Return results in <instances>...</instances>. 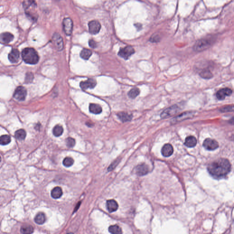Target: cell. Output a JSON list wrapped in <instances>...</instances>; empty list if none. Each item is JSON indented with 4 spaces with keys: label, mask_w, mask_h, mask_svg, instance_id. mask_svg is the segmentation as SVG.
<instances>
[{
    "label": "cell",
    "mask_w": 234,
    "mask_h": 234,
    "mask_svg": "<svg viewBox=\"0 0 234 234\" xmlns=\"http://www.w3.org/2000/svg\"><path fill=\"white\" fill-rule=\"evenodd\" d=\"M231 163L225 158H220L208 165V171L214 178L219 179L226 176L231 171Z\"/></svg>",
    "instance_id": "obj_1"
},
{
    "label": "cell",
    "mask_w": 234,
    "mask_h": 234,
    "mask_svg": "<svg viewBox=\"0 0 234 234\" xmlns=\"http://www.w3.org/2000/svg\"><path fill=\"white\" fill-rule=\"evenodd\" d=\"M23 61L27 64L35 65L39 62V56L36 50L33 48H26L22 52Z\"/></svg>",
    "instance_id": "obj_2"
},
{
    "label": "cell",
    "mask_w": 234,
    "mask_h": 234,
    "mask_svg": "<svg viewBox=\"0 0 234 234\" xmlns=\"http://www.w3.org/2000/svg\"><path fill=\"white\" fill-rule=\"evenodd\" d=\"M134 50L132 47L128 46L125 48L120 49L118 55L119 56L125 59H128L129 57L134 54Z\"/></svg>",
    "instance_id": "obj_3"
},
{
    "label": "cell",
    "mask_w": 234,
    "mask_h": 234,
    "mask_svg": "<svg viewBox=\"0 0 234 234\" xmlns=\"http://www.w3.org/2000/svg\"><path fill=\"white\" fill-rule=\"evenodd\" d=\"M27 96V90L23 86H18L14 92L13 96L18 100L24 101Z\"/></svg>",
    "instance_id": "obj_4"
},
{
    "label": "cell",
    "mask_w": 234,
    "mask_h": 234,
    "mask_svg": "<svg viewBox=\"0 0 234 234\" xmlns=\"http://www.w3.org/2000/svg\"><path fill=\"white\" fill-rule=\"evenodd\" d=\"M179 108L177 105H174L171 107H168L162 113H161V117L162 119L169 118L171 116L175 115L177 113Z\"/></svg>",
    "instance_id": "obj_5"
},
{
    "label": "cell",
    "mask_w": 234,
    "mask_h": 234,
    "mask_svg": "<svg viewBox=\"0 0 234 234\" xmlns=\"http://www.w3.org/2000/svg\"><path fill=\"white\" fill-rule=\"evenodd\" d=\"M204 147L208 150H214L219 147V144L216 140L207 138L204 140L203 143Z\"/></svg>",
    "instance_id": "obj_6"
},
{
    "label": "cell",
    "mask_w": 234,
    "mask_h": 234,
    "mask_svg": "<svg viewBox=\"0 0 234 234\" xmlns=\"http://www.w3.org/2000/svg\"><path fill=\"white\" fill-rule=\"evenodd\" d=\"M52 41L55 47L59 51L62 50L64 47L63 39L58 33L54 34L52 37Z\"/></svg>",
    "instance_id": "obj_7"
},
{
    "label": "cell",
    "mask_w": 234,
    "mask_h": 234,
    "mask_svg": "<svg viewBox=\"0 0 234 234\" xmlns=\"http://www.w3.org/2000/svg\"><path fill=\"white\" fill-rule=\"evenodd\" d=\"M63 29L67 35H71L72 34L73 24L72 20L70 18H65L63 22Z\"/></svg>",
    "instance_id": "obj_8"
},
{
    "label": "cell",
    "mask_w": 234,
    "mask_h": 234,
    "mask_svg": "<svg viewBox=\"0 0 234 234\" xmlns=\"http://www.w3.org/2000/svg\"><path fill=\"white\" fill-rule=\"evenodd\" d=\"M89 31L92 34H96L100 30L101 24L96 20L91 21L88 23Z\"/></svg>",
    "instance_id": "obj_9"
},
{
    "label": "cell",
    "mask_w": 234,
    "mask_h": 234,
    "mask_svg": "<svg viewBox=\"0 0 234 234\" xmlns=\"http://www.w3.org/2000/svg\"><path fill=\"white\" fill-rule=\"evenodd\" d=\"M232 91L229 88H225L219 90L216 93L217 98L219 100H223L225 99L226 96H229L231 95Z\"/></svg>",
    "instance_id": "obj_10"
},
{
    "label": "cell",
    "mask_w": 234,
    "mask_h": 234,
    "mask_svg": "<svg viewBox=\"0 0 234 234\" xmlns=\"http://www.w3.org/2000/svg\"><path fill=\"white\" fill-rule=\"evenodd\" d=\"M96 84L97 82L94 79H89L86 81L81 82L80 83V87L82 90H86L89 88H93Z\"/></svg>",
    "instance_id": "obj_11"
},
{
    "label": "cell",
    "mask_w": 234,
    "mask_h": 234,
    "mask_svg": "<svg viewBox=\"0 0 234 234\" xmlns=\"http://www.w3.org/2000/svg\"><path fill=\"white\" fill-rule=\"evenodd\" d=\"M20 53L17 49H13L8 55V59L11 63H16L18 61Z\"/></svg>",
    "instance_id": "obj_12"
},
{
    "label": "cell",
    "mask_w": 234,
    "mask_h": 234,
    "mask_svg": "<svg viewBox=\"0 0 234 234\" xmlns=\"http://www.w3.org/2000/svg\"><path fill=\"white\" fill-rule=\"evenodd\" d=\"M149 168L148 165L145 164L139 165L136 168V173L140 176L146 175L149 171Z\"/></svg>",
    "instance_id": "obj_13"
},
{
    "label": "cell",
    "mask_w": 234,
    "mask_h": 234,
    "mask_svg": "<svg viewBox=\"0 0 234 234\" xmlns=\"http://www.w3.org/2000/svg\"><path fill=\"white\" fill-rule=\"evenodd\" d=\"M194 113L186 112L174 118L172 121H173V122H178L184 121L186 119H188L192 118V117L194 116Z\"/></svg>",
    "instance_id": "obj_14"
},
{
    "label": "cell",
    "mask_w": 234,
    "mask_h": 234,
    "mask_svg": "<svg viewBox=\"0 0 234 234\" xmlns=\"http://www.w3.org/2000/svg\"><path fill=\"white\" fill-rule=\"evenodd\" d=\"M173 153V148L170 144H167L163 146L161 149V153L164 157H169Z\"/></svg>",
    "instance_id": "obj_15"
},
{
    "label": "cell",
    "mask_w": 234,
    "mask_h": 234,
    "mask_svg": "<svg viewBox=\"0 0 234 234\" xmlns=\"http://www.w3.org/2000/svg\"><path fill=\"white\" fill-rule=\"evenodd\" d=\"M107 208L110 213L115 212L119 208L118 203L113 199L108 200L107 202Z\"/></svg>",
    "instance_id": "obj_16"
},
{
    "label": "cell",
    "mask_w": 234,
    "mask_h": 234,
    "mask_svg": "<svg viewBox=\"0 0 234 234\" xmlns=\"http://www.w3.org/2000/svg\"><path fill=\"white\" fill-rule=\"evenodd\" d=\"M210 44L209 43L205 40H202L197 42V44L194 46L195 50L197 51H201L204 50L206 48H208Z\"/></svg>",
    "instance_id": "obj_17"
},
{
    "label": "cell",
    "mask_w": 234,
    "mask_h": 234,
    "mask_svg": "<svg viewBox=\"0 0 234 234\" xmlns=\"http://www.w3.org/2000/svg\"><path fill=\"white\" fill-rule=\"evenodd\" d=\"M14 36L10 33H2L0 34V40L4 43H9L13 40Z\"/></svg>",
    "instance_id": "obj_18"
},
{
    "label": "cell",
    "mask_w": 234,
    "mask_h": 234,
    "mask_svg": "<svg viewBox=\"0 0 234 234\" xmlns=\"http://www.w3.org/2000/svg\"><path fill=\"white\" fill-rule=\"evenodd\" d=\"M197 139L195 137L189 136L186 138L185 141V144L189 148H192L195 146L197 144Z\"/></svg>",
    "instance_id": "obj_19"
},
{
    "label": "cell",
    "mask_w": 234,
    "mask_h": 234,
    "mask_svg": "<svg viewBox=\"0 0 234 234\" xmlns=\"http://www.w3.org/2000/svg\"><path fill=\"white\" fill-rule=\"evenodd\" d=\"M63 194L62 189L59 187H56L53 189L51 192V195L53 198L55 199L59 198L61 197Z\"/></svg>",
    "instance_id": "obj_20"
},
{
    "label": "cell",
    "mask_w": 234,
    "mask_h": 234,
    "mask_svg": "<svg viewBox=\"0 0 234 234\" xmlns=\"http://www.w3.org/2000/svg\"><path fill=\"white\" fill-rule=\"evenodd\" d=\"M89 107L90 112L94 114H99L102 111V108L101 107L97 104H90Z\"/></svg>",
    "instance_id": "obj_21"
},
{
    "label": "cell",
    "mask_w": 234,
    "mask_h": 234,
    "mask_svg": "<svg viewBox=\"0 0 234 234\" xmlns=\"http://www.w3.org/2000/svg\"><path fill=\"white\" fill-rule=\"evenodd\" d=\"M118 116L123 122H126L128 121H131L132 118V116L131 115L125 112H121L118 113Z\"/></svg>",
    "instance_id": "obj_22"
},
{
    "label": "cell",
    "mask_w": 234,
    "mask_h": 234,
    "mask_svg": "<svg viewBox=\"0 0 234 234\" xmlns=\"http://www.w3.org/2000/svg\"><path fill=\"white\" fill-rule=\"evenodd\" d=\"M35 222L39 225H42L44 224L46 221V217L45 214L43 213L38 214L34 218Z\"/></svg>",
    "instance_id": "obj_23"
},
{
    "label": "cell",
    "mask_w": 234,
    "mask_h": 234,
    "mask_svg": "<svg viewBox=\"0 0 234 234\" xmlns=\"http://www.w3.org/2000/svg\"><path fill=\"white\" fill-rule=\"evenodd\" d=\"M15 136L16 139L19 140H22L25 139L26 133L24 129H20L16 131Z\"/></svg>",
    "instance_id": "obj_24"
},
{
    "label": "cell",
    "mask_w": 234,
    "mask_h": 234,
    "mask_svg": "<svg viewBox=\"0 0 234 234\" xmlns=\"http://www.w3.org/2000/svg\"><path fill=\"white\" fill-rule=\"evenodd\" d=\"M92 55V52L88 49H84L80 52V56L83 59H88Z\"/></svg>",
    "instance_id": "obj_25"
},
{
    "label": "cell",
    "mask_w": 234,
    "mask_h": 234,
    "mask_svg": "<svg viewBox=\"0 0 234 234\" xmlns=\"http://www.w3.org/2000/svg\"><path fill=\"white\" fill-rule=\"evenodd\" d=\"M110 233L113 234H121L122 233V229L117 225H113L110 226L108 228Z\"/></svg>",
    "instance_id": "obj_26"
},
{
    "label": "cell",
    "mask_w": 234,
    "mask_h": 234,
    "mask_svg": "<svg viewBox=\"0 0 234 234\" xmlns=\"http://www.w3.org/2000/svg\"><path fill=\"white\" fill-rule=\"evenodd\" d=\"M34 231V228L30 225H25L21 227V232L22 234H31Z\"/></svg>",
    "instance_id": "obj_27"
},
{
    "label": "cell",
    "mask_w": 234,
    "mask_h": 234,
    "mask_svg": "<svg viewBox=\"0 0 234 234\" xmlns=\"http://www.w3.org/2000/svg\"><path fill=\"white\" fill-rule=\"evenodd\" d=\"M63 127L59 125H57L56 126H55L53 129V133L54 134V135L55 136L59 137L61 135H62L63 133Z\"/></svg>",
    "instance_id": "obj_28"
},
{
    "label": "cell",
    "mask_w": 234,
    "mask_h": 234,
    "mask_svg": "<svg viewBox=\"0 0 234 234\" xmlns=\"http://www.w3.org/2000/svg\"><path fill=\"white\" fill-rule=\"evenodd\" d=\"M201 77L206 79H210L213 77L211 71L208 70H204L200 73Z\"/></svg>",
    "instance_id": "obj_29"
},
{
    "label": "cell",
    "mask_w": 234,
    "mask_h": 234,
    "mask_svg": "<svg viewBox=\"0 0 234 234\" xmlns=\"http://www.w3.org/2000/svg\"><path fill=\"white\" fill-rule=\"evenodd\" d=\"M11 139L8 135H3L0 137V144L5 146L10 143Z\"/></svg>",
    "instance_id": "obj_30"
},
{
    "label": "cell",
    "mask_w": 234,
    "mask_h": 234,
    "mask_svg": "<svg viewBox=\"0 0 234 234\" xmlns=\"http://www.w3.org/2000/svg\"><path fill=\"white\" fill-rule=\"evenodd\" d=\"M140 91L139 88H133L129 92L128 96L129 98L133 99L136 98L140 94Z\"/></svg>",
    "instance_id": "obj_31"
},
{
    "label": "cell",
    "mask_w": 234,
    "mask_h": 234,
    "mask_svg": "<svg viewBox=\"0 0 234 234\" xmlns=\"http://www.w3.org/2000/svg\"><path fill=\"white\" fill-rule=\"evenodd\" d=\"M74 162V160L72 158L67 157H65V158L63 160V165H64L65 167H71V165H73Z\"/></svg>",
    "instance_id": "obj_32"
},
{
    "label": "cell",
    "mask_w": 234,
    "mask_h": 234,
    "mask_svg": "<svg viewBox=\"0 0 234 234\" xmlns=\"http://www.w3.org/2000/svg\"><path fill=\"white\" fill-rule=\"evenodd\" d=\"M75 144H76V141L73 138L69 137L66 140V144H67V146L69 148L73 147L75 146Z\"/></svg>",
    "instance_id": "obj_33"
},
{
    "label": "cell",
    "mask_w": 234,
    "mask_h": 234,
    "mask_svg": "<svg viewBox=\"0 0 234 234\" xmlns=\"http://www.w3.org/2000/svg\"><path fill=\"white\" fill-rule=\"evenodd\" d=\"M234 110V107L233 106H227L225 107H222L220 109L221 112H233Z\"/></svg>",
    "instance_id": "obj_34"
},
{
    "label": "cell",
    "mask_w": 234,
    "mask_h": 234,
    "mask_svg": "<svg viewBox=\"0 0 234 234\" xmlns=\"http://www.w3.org/2000/svg\"><path fill=\"white\" fill-rule=\"evenodd\" d=\"M34 78V76L31 73H28L26 75V77L25 78V82L26 83H29L33 80Z\"/></svg>",
    "instance_id": "obj_35"
},
{
    "label": "cell",
    "mask_w": 234,
    "mask_h": 234,
    "mask_svg": "<svg viewBox=\"0 0 234 234\" xmlns=\"http://www.w3.org/2000/svg\"><path fill=\"white\" fill-rule=\"evenodd\" d=\"M89 45L91 48H95L97 47V43L93 40H90L89 41Z\"/></svg>",
    "instance_id": "obj_36"
},
{
    "label": "cell",
    "mask_w": 234,
    "mask_h": 234,
    "mask_svg": "<svg viewBox=\"0 0 234 234\" xmlns=\"http://www.w3.org/2000/svg\"><path fill=\"white\" fill-rule=\"evenodd\" d=\"M28 2H29V3L30 4V5H32V6H34V5H35V6L36 5L35 1H34V0H28Z\"/></svg>",
    "instance_id": "obj_37"
},
{
    "label": "cell",
    "mask_w": 234,
    "mask_h": 234,
    "mask_svg": "<svg viewBox=\"0 0 234 234\" xmlns=\"http://www.w3.org/2000/svg\"><path fill=\"white\" fill-rule=\"evenodd\" d=\"M1 156H0V162H1Z\"/></svg>",
    "instance_id": "obj_38"
}]
</instances>
